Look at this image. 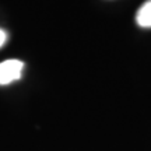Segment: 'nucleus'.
Instances as JSON below:
<instances>
[{
  "mask_svg": "<svg viewBox=\"0 0 151 151\" xmlns=\"http://www.w3.org/2000/svg\"><path fill=\"white\" fill-rule=\"evenodd\" d=\"M24 63L21 60L11 59L0 63V86H7L13 81H17L22 74Z\"/></svg>",
  "mask_w": 151,
  "mask_h": 151,
  "instance_id": "obj_1",
  "label": "nucleus"
},
{
  "mask_svg": "<svg viewBox=\"0 0 151 151\" xmlns=\"http://www.w3.org/2000/svg\"><path fill=\"white\" fill-rule=\"evenodd\" d=\"M136 21L140 27L151 28V0L146 1L139 9L137 14H136Z\"/></svg>",
  "mask_w": 151,
  "mask_h": 151,
  "instance_id": "obj_2",
  "label": "nucleus"
},
{
  "mask_svg": "<svg viewBox=\"0 0 151 151\" xmlns=\"http://www.w3.org/2000/svg\"><path fill=\"white\" fill-rule=\"evenodd\" d=\"M7 41V34H6V31H3V29H0V48L4 45V42Z\"/></svg>",
  "mask_w": 151,
  "mask_h": 151,
  "instance_id": "obj_3",
  "label": "nucleus"
}]
</instances>
